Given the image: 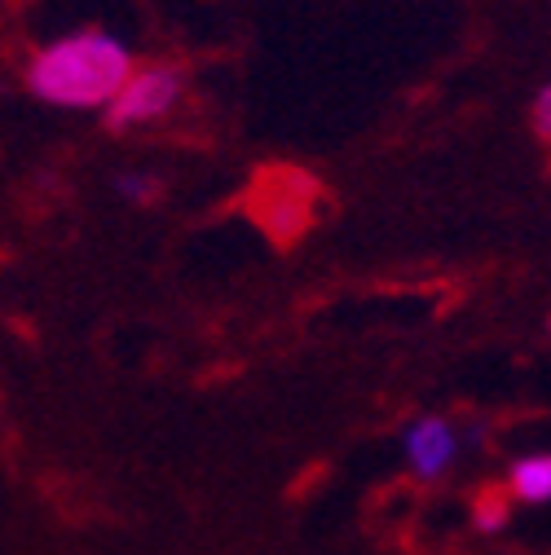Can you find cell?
<instances>
[{"label": "cell", "mask_w": 551, "mask_h": 555, "mask_svg": "<svg viewBox=\"0 0 551 555\" xmlns=\"http://www.w3.org/2000/svg\"><path fill=\"white\" fill-rule=\"evenodd\" d=\"M128 72H132V53L115 36L80 31V36H66L40 49L31 57L27 85L49 106L89 111V106H106L115 89L128 80Z\"/></svg>", "instance_id": "1"}, {"label": "cell", "mask_w": 551, "mask_h": 555, "mask_svg": "<svg viewBox=\"0 0 551 555\" xmlns=\"http://www.w3.org/2000/svg\"><path fill=\"white\" fill-rule=\"evenodd\" d=\"M181 98V72L177 66H146V72H128V80L115 89L111 111H106V128L111 132H128L137 124H151L159 115H168Z\"/></svg>", "instance_id": "2"}, {"label": "cell", "mask_w": 551, "mask_h": 555, "mask_svg": "<svg viewBox=\"0 0 551 555\" xmlns=\"http://www.w3.org/2000/svg\"><path fill=\"white\" fill-rule=\"evenodd\" d=\"M454 454H459V437L446 420H437V414L415 420L406 428V459H410V467H415V476H424V480L446 476Z\"/></svg>", "instance_id": "3"}, {"label": "cell", "mask_w": 551, "mask_h": 555, "mask_svg": "<svg viewBox=\"0 0 551 555\" xmlns=\"http://www.w3.org/2000/svg\"><path fill=\"white\" fill-rule=\"evenodd\" d=\"M512 494L521 503H547L551 499V459L547 454H525L512 467Z\"/></svg>", "instance_id": "4"}, {"label": "cell", "mask_w": 551, "mask_h": 555, "mask_svg": "<svg viewBox=\"0 0 551 555\" xmlns=\"http://www.w3.org/2000/svg\"><path fill=\"white\" fill-rule=\"evenodd\" d=\"M115 190H119L128 203H155V198H159V181L146 177V172H124V177H115Z\"/></svg>", "instance_id": "5"}, {"label": "cell", "mask_w": 551, "mask_h": 555, "mask_svg": "<svg viewBox=\"0 0 551 555\" xmlns=\"http://www.w3.org/2000/svg\"><path fill=\"white\" fill-rule=\"evenodd\" d=\"M534 132H538V142H547V137H551V89L542 85L538 93H534Z\"/></svg>", "instance_id": "6"}]
</instances>
